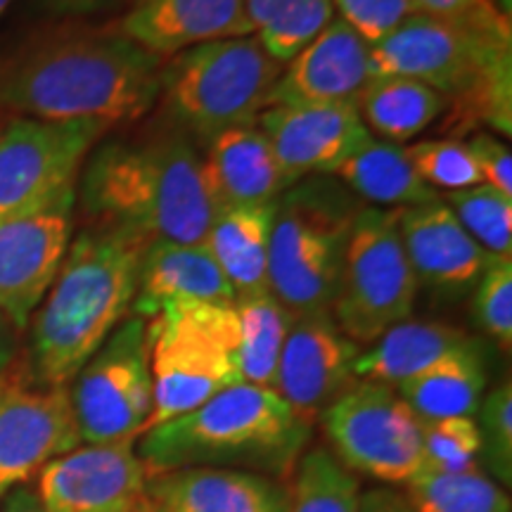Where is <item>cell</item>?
I'll use <instances>...</instances> for the list:
<instances>
[{
  "label": "cell",
  "instance_id": "cell-1",
  "mask_svg": "<svg viewBox=\"0 0 512 512\" xmlns=\"http://www.w3.org/2000/svg\"><path fill=\"white\" fill-rule=\"evenodd\" d=\"M166 57L112 27L50 34L0 60V112L43 121H136L162 95Z\"/></svg>",
  "mask_w": 512,
  "mask_h": 512
},
{
  "label": "cell",
  "instance_id": "cell-2",
  "mask_svg": "<svg viewBox=\"0 0 512 512\" xmlns=\"http://www.w3.org/2000/svg\"><path fill=\"white\" fill-rule=\"evenodd\" d=\"M76 183L93 223L133 228L150 242H204L216 219L202 157L178 124L95 145Z\"/></svg>",
  "mask_w": 512,
  "mask_h": 512
},
{
  "label": "cell",
  "instance_id": "cell-3",
  "mask_svg": "<svg viewBox=\"0 0 512 512\" xmlns=\"http://www.w3.org/2000/svg\"><path fill=\"white\" fill-rule=\"evenodd\" d=\"M152 242L138 230L93 223L72 240L60 271L29 320V368L64 387L124 323Z\"/></svg>",
  "mask_w": 512,
  "mask_h": 512
},
{
  "label": "cell",
  "instance_id": "cell-4",
  "mask_svg": "<svg viewBox=\"0 0 512 512\" xmlns=\"http://www.w3.org/2000/svg\"><path fill=\"white\" fill-rule=\"evenodd\" d=\"M370 74L425 83L446 100L448 128L512 133V31L413 15L370 48Z\"/></svg>",
  "mask_w": 512,
  "mask_h": 512
},
{
  "label": "cell",
  "instance_id": "cell-5",
  "mask_svg": "<svg viewBox=\"0 0 512 512\" xmlns=\"http://www.w3.org/2000/svg\"><path fill=\"white\" fill-rule=\"evenodd\" d=\"M311 425L273 389L235 384L195 411L140 437L147 479L183 467H259L285 472L309 441Z\"/></svg>",
  "mask_w": 512,
  "mask_h": 512
},
{
  "label": "cell",
  "instance_id": "cell-6",
  "mask_svg": "<svg viewBox=\"0 0 512 512\" xmlns=\"http://www.w3.org/2000/svg\"><path fill=\"white\" fill-rule=\"evenodd\" d=\"M363 204L328 176H309L275 200L268 287L299 316L332 313L351 230Z\"/></svg>",
  "mask_w": 512,
  "mask_h": 512
},
{
  "label": "cell",
  "instance_id": "cell-7",
  "mask_svg": "<svg viewBox=\"0 0 512 512\" xmlns=\"http://www.w3.org/2000/svg\"><path fill=\"white\" fill-rule=\"evenodd\" d=\"M283 67L254 34L200 43L166 57V110L195 143H209L230 128L256 124Z\"/></svg>",
  "mask_w": 512,
  "mask_h": 512
},
{
  "label": "cell",
  "instance_id": "cell-8",
  "mask_svg": "<svg viewBox=\"0 0 512 512\" xmlns=\"http://www.w3.org/2000/svg\"><path fill=\"white\" fill-rule=\"evenodd\" d=\"M145 323L152 413L143 434L195 411L223 389L242 384L235 304L178 302L164 306Z\"/></svg>",
  "mask_w": 512,
  "mask_h": 512
},
{
  "label": "cell",
  "instance_id": "cell-9",
  "mask_svg": "<svg viewBox=\"0 0 512 512\" xmlns=\"http://www.w3.org/2000/svg\"><path fill=\"white\" fill-rule=\"evenodd\" d=\"M418 290L396 209L363 207L351 230L332 304L337 328L358 347L373 344L389 328L408 320Z\"/></svg>",
  "mask_w": 512,
  "mask_h": 512
},
{
  "label": "cell",
  "instance_id": "cell-10",
  "mask_svg": "<svg viewBox=\"0 0 512 512\" xmlns=\"http://www.w3.org/2000/svg\"><path fill=\"white\" fill-rule=\"evenodd\" d=\"M81 444L136 441L152 413L147 323L126 318L69 382Z\"/></svg>",
  "mask_w": 512,
  "mask_h": 512
},
{
  "label": "cell",
  "instance_id": "cell-11",
  "mask_svg": "<svg viewBox=\"0 0 512 512\" xmlns=\"http://www.w3.org/2000/svg\"><path fill=\"white\" fill-rule=\"evenodd\" d=\"M320 425L347 470L406 484L422 467L418 415L387 384L358 380L320 413Z\"/></svg>",
  "mask_w": 512,
  "mask_h": 512
},
{
  "label": "cell",
  "instance_id": "cell-12",
  "mask_svg": "<svg viewBox=\"0 0 512 512\" xmlns=\"http://www.w3.org/2000/svg\"><path fill=\"white\" fill-rule=\"evenodd\" d=\"M79 446L69 384L38 382L17 358L0 370V498Z\"/></svg>",
  "mask_w": 512,
  "mask_h": 512
},
{
  "label": "cell",
  "instance_id": "cell-13",
  "mask_svg": "<svg viewBox=\"0 0 512 512\" xmlns=\"http://www.w3.org/2000/svg\"><path fill=\"white\" fill-rule=\"evenodd\" d=\"M110 124L17 117L0 128V219L76 185Z\"/></svg>",
  "mask_w": 512,
  "mask_h": 512
},
{
  "label": "cell",
  "instance_id": "cell-14",
  "mask_svg": "<svg viewBox=\"0 0 512 512\" xmlns=\"http://www.w3.org/2000/svg\"><path fill=\"white\" fill-rule=\"evenodd\" d=\"M76 185L0 219V311L19 332L43 302L72 245Z\"/></svg>",
  "mask_w": 512,
  "mask_h": 512
},
{
  "label": "cell",
  "instance_id": "cell-15",
  "mask_svg": "<svg viewBox=\"0 0 512 512\" xmlns=\"http://www.w3.org/2000/svg\"><path fill=\"white\" fill-rule=\"evenodd\" d=\"M147 472L136 441L79 446L38 472L36 494L46 512H138Z\"/></svg>",
  "mask_w": 512,
  "mask_h": 512
},
{
  "label": "cell",
  "instance_id": "cell-16",
  "mask_svg": "<svg viewBox=\"0 0 512 512\" xmlns=\"http://www.w3.org/2000/svg\"><path fill=\"white\" fill-rule=\"evenodd\" d=\"M358 354L361 347L337 328L332 313L294 318L278 363L275 394L311 425L358 382Z\"/></svg>",
  "mask_w": 512,
  "mask_h": 512
},
{
  "label": "cell",
  "instance_id": "cell-17",
  "mask_svg": "<svg viewBox=\"0 0 512 512\" xmlns=\"http://www.w3.org/2000/svg\"><path fill=\"white\" fill-rule=\"evenodd\" d=\"M290 185L330 176L335 166L370 136L356 102L273 105L256 119Z\"/></svg>",
  "mask_w": 512,
  "mask_h": 512
},
{
  "label": "cell",
  "instance_id": "cell-18",
  "mask_svg": "<svg viewBox=\"0 0 512 512\" xmlns=\"http://www.w3.org/2000/svg\"><path fill=\"white\" fill-rule=\"evenodd\" d=\"M370 79V46L342 19H332L285 64L268 107L358 102Z\"/></svg>",
  "mask_w": 512,
  "mask_h": 512
},
{
  "label": "cell",
  "instance_id": "cell-19",
  "mask_svg": "<svg viewBox=\"0 0 512 512\" xmlns=\"http://www.w3.org/2000/svg\"><path fill=\"white\" fill-rule=\"evenodd\" d=\"M396 223L420 287L439 294L475 290L477 280L494 261L467 235L444 197L420 207L396 209Z\"/></svg>",
  "mask_w": 512,
  "mask_h": 512
},
{
  "label": "cell",
  "instance_id": "cell-20",
  "mask_svg": "<svg viewBox=\"0 0 512 512\" xmlns=\"http://www.w3.org/2000/svg\"><path fill=\"white\" fill-rule=\"evenodd\" d=\"M112 29L162 57L254 34L245 0H136Z\"/></svg>",
  "mask_w": 512,
  "mask_h": 512
},
{
  "label": "cell",
  "instance_id": "cell-21",
  "mask_svg": "<svg viewBox=\"0 0 512 512\" xmlns=\"http://www.w3.org/2000/svg\"><path fill=\"white\" fill-rule=\"evenodd\" d=\"M145 496L166 512H287L275 479L238 467H183L150 477Z\"/></svg>",
  "mask_w": 512,
  "mask_h": 512
},
{
  "label": "cell",
  "instance_id": "cell-22",
  "mask_svg": "<svg viewBox=\"0 0 512 512\" xmlns=\"http://www.w3.org/2000/svg\"><path fill=\"white\" fill-rule=\"evenodd\" d=\"M202 166L216 214L233 207L273 204L290 188L271 145L256 124L230 128L211 138Z\"/></svg>",
  "mask_w": 512,
  "mask_h": 512
},
{
  "label": "cell",
  "instance_id": "cell-23",
  "mask_svg": "<svg viewBox=\"0 0 512 512\" xmlns=\"http://www.w3.org/2000/svg\"><path fill=\"white\" fill-rule=\"evenodd\" d=\"M178 302L235 304L233 287L204 242H152L147 247L131 316L152 320L164 306Z\"/></svg>",
  "mask_w": 512,
  "mask_h": 512
},
{
  "label": "cell",
  "instance_id": "cell-24",
  "mask_svg": "<svg viewBox=\"0 0 512 512\" xmlns=\"http://www.w3.org/2000/svg\"><path fill=\"white\" fill-rule=\"evenodd\" d=\"M330 176L354 192L358 200L377 204L380 209H411L441 200L439 192L413 169L406 147L373 136L351 150Z\"/></svg>",
  "mask_w": 512,
  "mask_h": 512
},
{
  "label": "cell",
  "instance_id": "cell-25",
  "mask_svg": "<svg viewBox=\"0 0 512 512\" xmlns=\"http://www.w3.org/2000/svg\"><path fill=\"white\" fill-rule=\"evenodd\" d=\"M470 344H475V339L456 325L403 320L370 344L368 351L358 354L354 375L361 382L399 387L401 382L411 380L439 358Z\"/></svg>",
  "mask_w": 512,
  "mask_h": 512
},
{
  "label": "cell",
  "instance_id": "cell-26",
  "mask_svg": "<svg viewBox=\"0 0 512 512\" xmlns=\"http://www.w3.org/2000/svg\"><path fill=\"white\" fill-rule=\"evenodd\" d=\"M273 204L223 209L211 221L204 245L226 273L235 299L271 292L268 256H271Z\"/></svg>",
  "mask_w": 512,
  "mask_h": 512
},
{
  "label": "cell",
  "instance_id": "cell-27",
  "mask_svg": "<svg viewBox=\"0 0 512 512\" xmlns=\"http://www.w3.org/2000/svg\"><path fill=\"white\" fill-rule=\"evenodd\" d=\"M420 422L472 418L482 406L486 368L479 344L453 351L394 387Z\"/></svg>",
  "mask_w": 512,
  "mask_h": 512
},
{
  "label": "cell",
  "instance_id": "cell-28",
  "mask_svg": "<svg viewBox=\"0 0 512 512\" xmlns=\"http://www.w3.org/2000/svg\"><path fill=\"white\" fill-rule=\"evenodd\" d=\"M356 107L366 128L389 143L420 136L448 110L434 88L401 76H373L358 95Z\"/></svg>",
  "mask_w": 512,
  "mask_h": 512
},
{
  "label": "cell",
  "instance_id": "cell-29",
  "mask_svg": "<svg viewBox=\"0 0 512 512\" xmlns=\"http://www.w3.org/2000/svg\"><path fill=\"white\" fill-rule=\"evenodd\" d=\"M235 309L240 316L242 382L275 392V375L294 316L273 292L235 299Z\"/></svg>",
  "mask_w": 512,
  "mask_h": 512
},
{
  "label": "cell",
  "instance_id": "cell-30",
  "mask_svg": "<svg viewBox=\"0 0 512 512\" xmlns=\"http://www.w3.org/2000/svg\"><path fill=\"white\" fill-rule=\"evenodd\" d=\"M403 486L413 512H512L508 491L482 470L439 472L420 467Z\"/></svg>",
  "mask_w": 512,
  "mask_h": 512
},
{
  "label": "cell",
  "instance_id": "cell-31",
  "mask_svg": "<svg viewBox=\"0 0 512 512\" xmlns=\"http://www.w3.org/2000/svg\"><path fill=\"white\" fill-rule=\"evenodd\" d=\"M361 484L328 448L306 451L294 472L287 512H358Z\"/></svg>",
  "mask_w": 512,
  "mask_h": 512
},
{
  "label": "cell",
  "instance_id": "cell-32",
  "mask_svg": "<svg viewBox=\"0 0 512 512\" xmlns=\"http://www.w3.org/2000/svg\"><path fill=\"white\" fill-rule=\"evenodd\" d=\"M460 226L494 259L512 256V197L489 185L448 192L444 200Z\"/></svg>",
  "mask_w": 512,
  "mask_h": 512
},
{
  "label": "cell",
  "instance_id": "cell-33",
  "mask_svg": "<svg viewBox=\"0 0 512 512\" xmlns=\"http://www.w3.org/2000/svg\"><path fill=\"white\" fill-rule=\"evenodd\" d=\"M422 467L439 472H470L482 465V437L475 418L420 422Z\"/></svg>",
  "mask_w": 512,
  "mask_h": 512
},
{
  "label": "cell",
  "instance_id": "cell-34",
  "mask_svg": "<svg viewBox=\"0 0 512 512\" xmlns=\"http://www.w3.org/2000/svg\"><path fill=\"white\" fill-rule=\"evenodd\" d=\"M332 15V0H280L273 19L256 36L275 60L287 64L328 27Z\"/></svg>",
  "mask_w": 512,
  "mask_h": 512
},
{
  "label": "cell",
  "instance_id": "cell-35",
  "mask_svg": "<svg viewBox=\"0 0 512 512\" xmlns=\"http://www.w3.org/2000/svg\"><path fill=\"white\" fill-rule=\"evenodd\" d=\"M406 155L422 181L437 192H458L482 185V176L470 155V147L460 140H418L415 145L406 147Z\"/></svg>",
  "mask_w": 512,
  "mask_h": 512
},
{
  "label": "cell",
  "instance_id": "cell-36",
  "mask_svg": "<svg viewBox=\"0 0 512 512\" xmlns=\"http://www.w3.org/2000/svg\"><path fill=\"white\" fill-rule=\"evenodd\" d=\"M482 463L501 486L512 484V384L505 380L491 389L479 406Z\"/></svg>",
  "mask_w": 512,
  "mask_h": 512
},
{
  "label": "cell",
  "instance_id": "cell-37",
  "mask_svg": "<svg viewBox=\"0 0 512 512\" xmlns=\"http://www.w3.org/2000/svg\"><path fill=\"white\" fill-rule=\"evenodd\" d=\"M477 325L503 351L512 347V259H494L475 285Z\"/></svg>",
  "mask_w": 512,
  "mask_h": 512
},
{
  "label": "cell",
  "instance_id": "cell-38",
  "mask_svg": "<svg viewBox=\"0 0 512 512\" xmlns=\"http://www.w3.org/2000/svg\"><path fill=\"white\" fill-rule=\"evenodd\" d=\"M339 19L349 24L370 48L387 38L406 19L418 15L411 0H332Z\"/></svg>",
  "mask_w": 512,
  "mask_h": 512
},
{
  "label": "cell",
  "instance_id": "cell-39",
  "mask_svg": "<svg viewBox=\"0 0 512 512\" xmlns=\"http://www.w3.org/2000/svg\"><path fill=\"white\" fill-rule=\"evenodd\" d=\"M418 15L470 24L482 29H510V17L491 0H411Z\"/></svg>",
  "mask_w": 512,
  "mask_h": 512
},
{
  "label": "cell",
  "instance_id": "cell-40",
  "mask_svg": "<svg viewBox=\"0 0 512 512\" xmlns=\"http://www.w3.org/2000/svg\"><path fill=\"white\" fill-rule=\"evenodd\" d=\"M482 183L512 197V152L503 138L489 131H479L467 140Z\"/></svg>",
  "mask_w": 512,
  "mask_h": 512
},
{
  "label": "cell",
  "instance_id": "cell-41",
  "mask_svg": "<svg viewBox=\"0 0 512 512\" xmlns=\"http://www.w3.org/2000/svg\"><path fill=\"white\" fill-rule=\"evenodd\" d=\"M126 3H136V0H36L38 10L46 12L50 17H88L98 15V12L117 10Z\"/></svg>",
  "mask_w": 512,
  "mask_h": 512
},
{
  "label": "cell",
  "instance_id": "cell-42",
  "mask_svg": "<svg viewBox=\"0 0 512 512\" xmlns=\"http://www.w3.org/2000/svg\"><path fill=\"white\" fill-rule=\"evenodd\" d=\"M358 512H413V508L408 505L403 494H396V491L389 489H375L368 491V494H361Z\"/></svg>",
  "mask_w": 512,
  "mask_h": 512
},
{
  "label": "cell",
  "instance_id": "cell-43",
  "mask_svg": "<svg viewBox=\"0 0 512 512\" xmlns=\"http://www.w3.org/2000/svg\"><path fill=\"white\" fill-rule=\"evenodd\" d=\"M0 512H46V508H43L36 491L27 489V486H17V489L5 494V503Z\"/></svg>",
  "mask_w": 512,
  "mask_h": 512
},
{
  "label": "cell",
  "instance_id": "cell-44",
  "mask_svg": "<svg viewBox=\"0 0 512 512\" xmlns=\"http://www.w3.org/2000/svg\"><path fill=\"white\" fill-rule=\"evenodd\" d=\"M19 335H22V332H19L15 325H12V320L0 311V370L10 366L17 358Z\"/></svg>",
  "mask_w": 512,
  "mask_h": 512
},
{
  "label": "cell",
  "instance_id": "cell-45",
  "mask_svg": "<svg viewBox=\"0 0 512 512\" xmlns=\"http://www.w3.org/2000/svg\"><path fill=\"white\" fill-rule=\"evenodd\" d=\"M278 3L280 0H245L247 17L249 22H252L254 31H261L268 22H271L275 10H278Z\"/></svg>",
  "mask_w": 512,
  "mask_h": 512
},
{
  "label": "cell",
  "instance_id": "cell-46",
  "mask_svg": "<svg viewBox=\"0 0 512 512\" xmlns=\"http://www.w3.org/2000/svg\"><path fill=\"white\" fill-rule=\"evenodd\" d=\"M138 512H166V510H162V508H159V505L157 503H152L150 501V498H143V503H140V508H138Z\"/></svg>",
  "mask_w": 512,
  "mask_h": 512
},
{
  "label": "cell",
  "instance_id": "cell-47",
  "mask_svg": "<svg viewBox=\"0 0 512 512\" xmlns=\"http://www.w3.org/2000/svg\"><path fill=\"white\" fill-rule=\"evenodd\" d=\"M491 3H494L496 8L503 12V15H508V17H510V10H512V0H491Z\"/></svg>",
  "mask_w": 512,
  "mask_h": 512
},
{
  "label": "cell",
  "instance_id": "cell-48",
  "mask_svg": "<svg viewBox=\"0 0 512 512\" xmlns=\"http://www.w3.org/2000/svg\"><path fill=\"white\" fill-rule=\"evenodd\" d=\"M12 3H15V0H0V17H3L5 12H8V8H10Z\"/></svg>",
  "mask_w": 512,
  "mask_h": 512
}]
</instances>
